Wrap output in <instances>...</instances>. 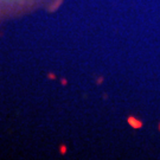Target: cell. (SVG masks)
Returning <instances> with one entry per match:
<instances>
[{
    "instance_id": "6da1fadb",
    "label": "cell",
    "mask_w": 160,
    "mask_h": 160,
    "mask_svg": "<svg viewBox=\"0 0 160 160\" xmlns=\"http://www.w3.org/2000/svg\"><path fill=\"white\" fill-rule=\"evenodd\" d=\"M59 0H0V26L40 10L55 8Z\"/></svg>"
}]
</instances>
